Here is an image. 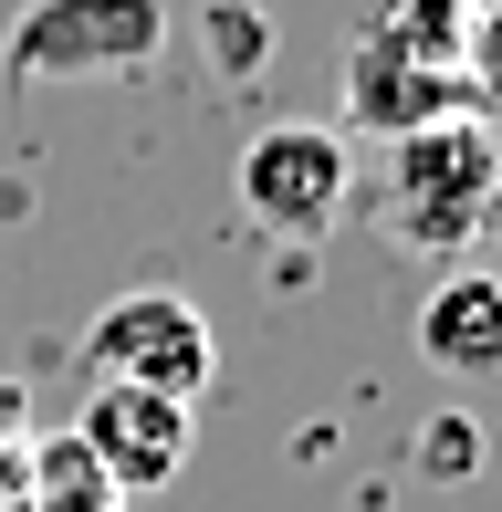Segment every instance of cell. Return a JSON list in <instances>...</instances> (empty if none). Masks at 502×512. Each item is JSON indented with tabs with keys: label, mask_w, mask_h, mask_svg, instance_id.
Masks as SVG:
<instances>
[{
	"label": "cell",
	"mask_w": 502,
	"mask_h": 512,
	"mask_svg": "<svg viewBox=\"0 0 502 512\" xmlns=\"http://www.w3.org/2000/svg\"><path fill=\"white\" fill-rule=\"evenodd\" d=\"M367 209H377L387 241L419 251V262L471 251L502 220V126H482V115H429V126L387 136Z\"/></svg>",
	"instance_id": "1"
},
{
	"label": "cell",
	"mask_w": 502,
	"mask_h": 512,
	"mask_svg": "<svg viewBox=\"0 0 502 512\" xmlns=\"http://www.w3.org/2000/svg\"><path fill=\"white\" fill-rule=\"evenodd\" d=\"M84 366H95V387H147V398L199 408V387L220 377V335L189 293H116L84 324Z\"/></svg>",
	"instance_id": "3"
},
{
	"label": "cell",
	"mask_w": 502,
	"mask_h": 512,
	"mask_svg": "<svg viewBox=\"0 0 502 512\" xmlns=\"http://www.w3.org/2000/svg\"><path fill=\"white\" fill-rule=\"evenodd\" d=\"M241 209L272 230V241H325L356 209V147L335 126H262L231 168Z\"/></svg>",
	"instance_id": "4"
},
{
	"label": "cell",
	"mask_w": 502,
	"mask_h": 512,
	"mask_svg": "<svg viewBox=\"0 0 502 512\" xmlns=\"http://www.w3.org/2000/svg\"><path fill=\"white\" fill-rule=\"evenodd\" d=\"M471 11H482V0H387L367 42H377V53H398L419 84H440V95L461 105V42H471Z\"/></svg>",
	"instance_id": "7"
},
{
	"label": "cell",
	"mask_w": 502,
	"mask_h": 512,
	"mask_svg": "<svg viewBox=\"0 0 502 512\" xmlns=\"http://www.w3.org/2000/svg\"><path fill=\"white\" fill-rule=\"evenodd\" d=\"M419 460H429V471H450V481H461V471H471V429H461V418H440V429L419 439Z\"/></svg>",
	"instance_id": "11"
},
{
	"label": "cell",
	"mask_w": 502,
	"mask_h": 512,
	"mask_svg": "<svg viewBox=\"0 0 502 512\" xmlns=\"http://www.w3.org/2000/svg\"><path fill=\"white\" fill-rule=\"evenodd\" d=\"M199 42H210V63H220L231 84L272 63V21L251 11V0H210V11H199Z\"/></svg>",
	"instance_id": "9"
},
{
	"label": "cell",
	"mask_w": 502,
	"mask_h": 512,
	"mask_svg": "<svg viewBox=\"0 0 502 512\" xmlns=\"http://www.w3.org/2000/svg\"><path fill=\"white\" fill-rule=\"evenodd\" d=\"M21 492H32V512H116V481L84 460L74 429H63L53 450H32V481H21Z\"/></svg>",
	"instance_id": "8"
},
{
	"label": "cell",
	"mask_w": 502,
	"mask_h": 512,
	"mask_svg": "<svg viewBox=\"0 0 502 512\" xmlns=\"http://www.w3.org/2000/svg\"><path fill=\"white\" fill-rule=\"evenodd\" d=\"M419 356L440 377H502V272L450 262L419 293Z\"/></svg>",
	"instance_id": "6"
},
{
	"label": "cell",
	"mask_w": 502,
	"mask_h": 512,
	"mask_svg": "<svg viewBox=\"0 0 502 512\" xmlns=\"http://www.w3.org/2000/svg\"><path fill=\"white\" fill-rule=\"evenodd\" d=\"M461 105L482 115H502V0H482V11H471V42H461Z\"/></svg>",
	"instance_id": "10"
},
{
	"label": "cell",
	"mask_w": 502,
	"mask_h": 512,
	"mask_svg": "<svg viewBox=\"0 0 502 512\" xmlns=\"http://www.w3.org/2000/svg\"><path fill=\"white\" fill-rule=\"evenodd\" d=\"M168 53V0H21L0 32L11 84H95Z\"/></svg>",
	"instance_id": "2"
},
{
	"label": "cell",
	"mask_w": 502,
	"mask_h": 512,
	"mask_svg": "<svg viewBox=\"0 0 502 512\" xmlns=\"http://www.w3.org/2000/svg\"><path fill=\"white\" fill-rule=\"evenodd\" d=\"M74 439H84V460L116 481V502L126 492H168V481L189 471V450H199V408L147 398V387H95L84 418H74Z\"/></svg>",
	"instance_id": "5"
}]
</instances>
